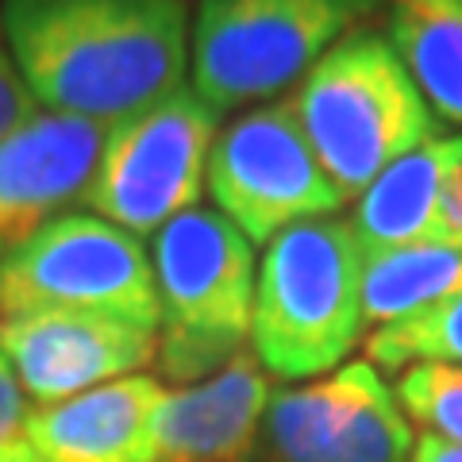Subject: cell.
Segmentation results:
<instances>
[{
    "label": "cell",
    "mask_w": 462,
    "mask_h": 462,
    "mask_svg": "<svg viewBox=\"0 0 462 462\" xmlns=\"http://www.w3.org/2000/svg\"><path fill=\"white\" fill-rule=\"evenodd\" d=\"M366 363L378 370H409L416 363H451L462 366V293L447 305L401 324L374 328L366 339Z\"/></svg>",
    "instance_id": "e0dca14e"
},
{
    "label": "cell",
    "mask_w": 462,
    "mask_h": 462,
    "mask_svg": "<svg viewBox=\"0 0 462 462\" xmlns=\"http://www.w3.org/2000/svg\"><path fill=\"white\" fill-rule=\"evenodd\" d=\"M363 247L351 220L324 216L282 231L254 282L251 355L282 382L328 378L363 339Z\"/></svg>",
    "instance_id": "7a4b0ae2"
},
{
    "label": "cell",
    "mask_w": 462,
    "mask_h": 462,
    "mask_svg": "<svg viewBox=\"0 0 462 462\" xmlns=\"http://www.w3.org/2000/svg\"><path fill=\"white\" fill-rule=\"evenodd\" d=\"M216 135L220 112L193 89L127 116L108 127L89 208L139 239L158 236L170 220L197 208Z\"/></svg>",
    "instance_id": "52a82bcc"
},
{
    "label": "cell",
    "mask_w": 462,
    "mask_h": 462,
    "mask_svg": "<svg viewBox=\"0 0 462 462\" xmlns=\"http://www.w3.org/2000/svg\"><path fill=\"white\" fill-rule=\"evenodd\" d=\"M154 331L108 316L42 312L0 320V355L35 404H58L154 363Z\"/></svg>",
    "instance_id": "8fae6325"
},
{
    "label": "cell",
    "mask_w": 462,
    "mask_h": 462,
    "mask_svg": "<svg viewBox=\"0 0 462 462\" xmlns=\"http://www.w3.org/2000/svg\"><path fill=\"white\" fill-rule=\"evenodd\" d=\"M289 105L343 200L363 197L397 158L439 139L409 66L378 32L343 35Z\"/></svg>",
    "instance_id": "3957f363"
},
{
    "label": "cell",
    "mask_w": 462,
    "mask_h": 462,
    "mask_svg": "<svg viewBox=\"0 0 462 462\" xmlns=\"http://www.w3.org/2000/svg\"><path fill=\"white\" fill-rule=\"evenodd\" d=\"M270 393L251 351L205 382L170 389L154 420V462H247Z\"/></svg>",
    "instance_id": "4fadbf2b"
},
{
    "label": "cell",
    "mask_w": 462,
    "mask_h": 462,
    "mask_svg": "<svg viewBox=\"0 0 462 462\" xmlns=\"http://www.w3.org/2000/svg\"><path fill=\"white\" fill-rule=\"evenodd\" d=\"M363 12L343 0H208L189 27L193 93L220 116L278 97L309 78Z\"/></svg>",
    "instance_id": "8992f818"
},
{
    "label": "cell",
    "mask_w": 462,
    "mask_h": 462,
    "mask_svg": "<svg viewBox=\"0 0 462 462\" xmlns=\"http://www.w3.org/2000/svg\"><path fill=\"white\" fill-rule=\"evenodd\" d=\"M32 412H35L32 397H27V389L20 385L12 363L0 355V447L23 439V428L32 420Z\"/></svg>",
    "instance_id": "ffe728a7"
},
{
    "label": "cell",
    "mask_w": 462,
    "mask_h": 462,
    "mask_svg": "<svg viewBox=\"0 0 462 462\" xmlns=\"http://www.w3.org/2000/svg\"><path fill=\"white\" fill-rule=\"evenodd\" d=\"M409 462H462V443H451V439H439V436L420 431L416 443H412Z\"/></svg>",
    "instance_id": "44dd1931"
},
{
    "label": "cell",
    "mask_w": 462,
    "mask_h": 462,
    "mask_svg": "<svg viewBox=\"0 0 462 462\" xmlns=\"http://www.w3.org/2000/svg\"><path fill=\"white\" fill-rule=\"evenodd\" d=\"M108 127L35 108L0 143V247H16L74 205H89Z\"/></svg>",
    "instance_id": "30bf717a"
},
{
    "label": "cell",
    "mask_w": 462,
    "mask_h": 462,
    "mask_svg": "<svg viewBox=\"0 0 462 462\" xmlns=\"http://www.w3.org/2000/svg\"><path fill=\"white\" fill-rule=\"evenodd\" d=\"M158 382L197 385L247 351L254 320V247L216 208H189L154 236Z\"/></svg>",
    "instance_id": "277c9868"
},
{
    "label": "cell",
    "mask_w": 462,
    "mask_h": 462,
    "mask_svg": "<svg viewBox=\"0 0 462 462\" xmlns=\"http://www.w3.org/2000/svg\"><path fill=\"white\" fill-rule=\"evenodd\" d=\"M170 393L154 374L35 404L23 439L42 462H154V420Z\"/></svg>",
    "instance_id": "7c38bea8"
},
{
    "label": "cell",
    "mask_w": 462,
    "mask_h": 462,
    "mask_svg": "<svg viewBox=\"0 0 462 462\" xmlns=\"http://www.w3.org/2000/svg\"><path fill=\"white\" fill-rule=\"evenodd\" d=\"M35 97L27 89V81L20 78L16 69V58H12L8 42H5V32H0V143H5L23 120L35 116Z\"/></svg>",
    "instance_id": "d6986e66"
},
{
    "label": "cell",
    "mask_w": 462,
    "mask_h": 462,
    "mask_svg": "<svg viewBox=\"0 0 462 462\" xmlns=\"http://www.w3.org/2000/svg\"><path fill=\"white\" fill-rule=\"evenodd\" d=\"M389 42L428 108L462 124V0H409L389 16Z\"/></svg>",
    "instance_id": "9a60e30c"
},
{
    "label": "cell",
    "mask_w": 462,
    "mask_h": 462,
    "mask_svg": "<svg viewBox=\"0 0 462 462\" xmlns=\"http://www.w3.org/2000/svg\"><path fill=\"white\" fill-rule=\"evenodd\" d=\"M42 312L108 316L158 331L154 266L143 239L89 212L58 216L0 251V320Z\"/></svg>",
    "instance_id": "5b68a950"
},
{
    "label": "cell",
    "mask_w": 462,
    "mask_h": 462,
    "mask_svg": "<svg viewBox=\"0 0 462 462\" xmlns=\"http://www.w3.org/2000/svg\"><path fill=\"white\" fill-rule=\"evenodd\" d=\"M397 404L428 436L462 443V366L451 363H416L401 370Z\"/></svg>",
    "instance_id": "ac0fdd59"
},
{
    "label": "cell",
    "mask_w": 462,
    "mask_h": 462,
    "mask_svg": "<svg viewBox=\"0 0 462 462\" xmlns=\"http://www.w3.org/2000/svg\"><path fill=\"white\" fill-rule=\"evenodd\" d=\"M0 462H42V458L32 451V443L27 439H16V443L0 447Z\"/></svg>",
    "instance_id": "7402d4cb"
},
{
    "label": "cell",
    "mask_w": 462,
    "mask_h": 462,
    "mask_svg": "<svg viewBox=\"0 0 462 462\" xmlns=\"http://www.w3.org/2000/svg\"><path fill=\"white\" fill-rule=\"evenodd\" d=\"M462 293V251L424 243L385 254H363L366 324H401L447 305Z\"/></svg>",
    "instance_id": "2e32d148"
},
{
    "label": "cell",
    "mask_w": 462,
    "mask_h": 462,
    "mask_svg": "<svg viewBox=\"0 0 462 462\" xmlns=\"http://www.w3.org/2000/svg\"><path fill=\"white\" fill-rule=\"evenodd\" d=\"M0 32L51 112L116 127L185 89L189 8L178 0H12Z\"/></svg>",
    "instance_id": "6da1fadb"
},
{
    "label": "cell",
    "mask_w": 462,
    "mask_h": 462,
    "mask_svg": "<svg viewBox=\"0 0 462 462\" xmlns=\"http://www.w3.org/2000/svg\"><path fill=\"white\" fill-rule=\"evenodd\" d=\"M205 189L251 247H270L282 231L336 216L346 205L289 100L243 112L216 135Z\"/></svg>",
    "instance_id": "ba28073f"
},
{
    "label": "cell",
    "mask_w": 462,
    "mask_h": 462,
    "mask_svg": "<svg viewBox=\"0 0 462 462\" xmlns=\"http://www.w3.org/2000/svg\"><path fill=\"white\" fill-rule=\"evenodd\" d=\"M412 424L366 358L273 389L247 462H409Z\"/></svg>",
    "instance_id": "9c48e42d"
},
{
    "label": "cell",
    "mask_w": 462,
    "mask_h": 462,
    "mask_svg": "<svg viewBox=\"0 0 462 462\" xmlns=\"http://www.w3.org/2000/svg\"><path fill=\"white\" fill-rule=\"evenodd\" d=\"M443 173H447V139H431L424 147L397 158L358 197L351 231L363 254H385V251L431 243Z\"/></svg>",
    "instance_id": "5bb4252c"
}]
</instances>
